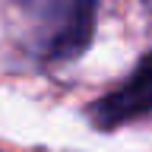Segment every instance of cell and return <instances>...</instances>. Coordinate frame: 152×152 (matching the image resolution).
Instances as JSON below:
<instances>
[{"label":"cell","instance_id":"6da1fadb","mask_svg":"<svg viewBox=\"0 0 152 152\" xmlns=\"http://www.w3.org/2000/svg\"><path fill=\"white\" fill-rule=\"evenodd\" d=\"M22 16L26 48L41 64L73 60L92 45L102 0H13Z\"/></svg>","mask_w":152,"mask_h":152},{"label":"cell","instance_id":"7a4b0ae2","mask_svg":"<svg viewBox=\"0 0 152 152\" xmlns=\"http://www.w3.org/2000/svg\"><path fill=\"white\" fill-rule=\"evenodd\" d=\"M146 114H152V54H142L117 89L98 95L89 104V121L98 130H117Z\"/></svg>","mask_w":152,"mask_h":152}]
</instances>
